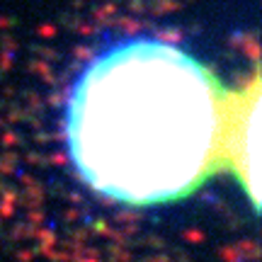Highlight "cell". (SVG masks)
I'll return each mask as SVG.
<instances>
[{
	"instance_id": "1",
	"label": "cell",
	"mask_w": 262,
	"mask_h": 262,
	"mask_svg": "<svg viewBox=\"0 0 262 262\" xmlns=\"http://www.w3.org/2000/svg\"><path fill=\"white\" fill-rule=\"evenodd\" d=\"M226 88L170 41L134 37L93 58L66 104V146L97 194L131 206L178 202L221 172Z\"/></svg>"
},
{
	"instance_id": "2",
	"label": "cell",
	"mask_w": 262,
	"mask_h": 262,
	"mask_svg": "<svg viewBox=\"0 0 262 262\" xmlns=\"http://www.w3.org/2000/svg\"><path fill=\"white\" fill-rule=\"evenodd\" d=\"M260 71L235 90L226 88L219 126V168L233 172L253 209L260 206Z\"/></svg>"
}]
</instances>
